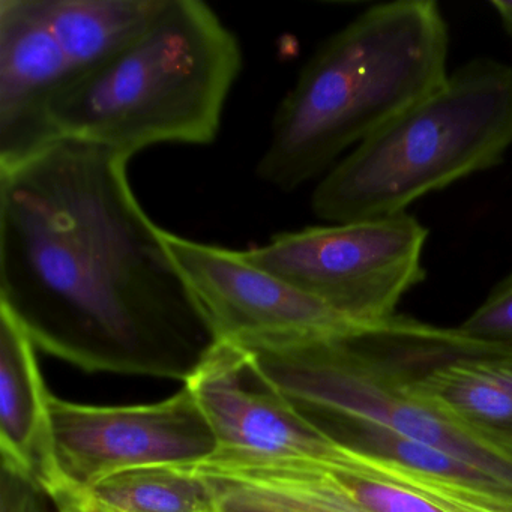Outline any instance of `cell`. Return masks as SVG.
Segmentation results:
<instances>
[{
    "instance_id": "obj_1",
    "label": "cell",
    "mask_w": 512,
    "mask_h": 512,
    "mask_svg": "<svg viewBox=\"0 0 512 512\" xmlns=\"http://www.w3.org/2000/svg\"><path fill=\"white\" fill-rule=\"evenodd\" d=\"M130 160L62 137L0 169V308L85 373L185 383L218 341Z\"/></svg>"
},
{
    "instance_id": "obj_2",
    "label": "cell",
    "mask_w": 512,
    "mask_h": 512,
    "mask_svg": "<svg viewBox=\"0 0 512 512\" xmlns=\"http://www.w3.org/2000/svg\"><path fill=\"white\" fill-rule=\"evenodd\" d=\"M449 29L433 0L374 5L326 38L272 121L257 175L290 191L448 79Z\"/></svg>"
},
{
    "instance_id": "obj_3",
    "label": "cell",
    "mask_w": 512,
    "mask_h": 512,
    "mask_svg": "<svg viewBox=\"0 0 512 512\" xmlns=\"http://www.w3.org/2000/svg\"><path fill=\"white\" fill-rule=\"evenodd\" d=\"M242 70L235 32L200 0H164L145 32L56 98L58 139L133 158L164 143L211 145Z\"/></svg>"
},
{
    "instance_id": "obj_4",
    "label": "cell",
    "mask_w": 512,
    "mask_h": 512,
    "mask_svg": "<svg viewBox=\"0 0 512 512\" xmlns=\"http://www.w3.org/2000/svg\"><path fill=\"white\" fill-rule=\"evenodd\" d=\"M512 146V67L470 59L338 161L311 209L329 224L406 214L416 200L499 166Z\"/></svg>"
},
{
    "instance_id": "obj_5",
    "label": "cell",
    "mask_w": 512,
    "mask_h": 512,
    "mask_svg": "<svg viewBox=\"0 0 512 512\" xmlns=\"http://www.w3.org/2000/svg\"><path fill=\"white\" fill-rule=\"evenodd\" d=\"M359 329L247 349L260 373L304 413H337L382 425L454 455L512 490V457L482 442L404 388L397 368Z\"/></svg>"
},
{
    "instance_id": "obj_6",
    "label": "cell",
    "mask_w": 512,
    "mask_h": 512,
    "mask_svg": "<svg viewBox=\"0 0 512 512\" xmlns=\"http://www.w3.org/2000/svg\"><path fill=\"white\" fill-rule=\"evenodd\" d=\"M427 238V227L406 212L278 233L241 253L355 325L370 326L394 317L406 293L425 280Z\"/></svg>"
},
{
    "instance_id": "obj_7",
    "label": "cell",
    "mask_w": 512,
    "mask_h": 512,
    "mask_svg": "<svg viewBox=\"0 0 512 512\" xmlns=\"http://www.w3.org/2000/svg\"><path fill=\"white\" fill-rule=\"evenodd\" d=\"M56 460L74 503L107 476L145 466H194L218 442L184 386L155 403L95 406L50 398Z\"/></svg>"
},
{
    "instance_id": "obj_8",
    "label": "cell",
    "mask_w": 512,
    "mask_h": 512,
    "mask_svg": "<svg viewBox=\"0 0 512 512\" xmlns=\"http://www.w3.org/2000/svg\"><path fill=\"white\" fill-rule=\"evenodd\" d=\"M164 239L221 343L257 349L361 328L241 251L167 230Z\"/></svg>"
},
{
    "instance_id": "obj_9",
    "label": "cell",
    "mask_w": 512,
    "mask_h": 512,
    "mask_svg": "<svg viewBox=\"0 0 512 512\" xmlns=\"http://www.w3.org/2000/svg\"><path fill=\"white\" fill-rule=\"evenodd\" d=\"M184 386L214 431L218 452L212 458L346 464V449L302 415L244 347L218 341Z\"/></svg>"
},
{
    "instance_id": "obj_10",
    "label": "cell",
    "mask_w": 512,
    "mask_h": 512,
    "mask_svg": "<svg viewBox=\"0 0 512 512\" xmlns=\"http://www.w3.org/2000/svg\"><path fill=\"white\" fill-rule=\"evenodd\" d=\"M74 79L43 0H0V169L58 140L52 106Z\"/></svg>"
},
{
    "instance_id": "obj_11",
    "label": "cell",
    "mask_w": 512,
    "mask_h": 512,
    "mask_svg": "<svg viewBox=\"0 0 512 512\" xmlns=\"http://www.w3.org/2000/svg\"><path fill=\"white\" fill-rule=\"evenodd\" d=\"M305 416L346 449L347 466L410 488L451 512H512L511 488L454 455L365 419L337 413Z\"/></svg>"
},
{
    "instance_id": "obj_12",
    "label": "cell",
    "mask_w": 512,
    "mask_h": 512,
    "mask_svg": "<svg viewBox=\"0 0 512 512\" xmlns=\"http://www.w3.org/2000/svg\"><path fill=\"white\" fill-rule=\"evenodd\" d=\"M50 398L31 335L0 308L2 469L31 482L56 508H68L76 503L56 460Z\"/></svg>"
},
{
    "instance_id": "obj_13",
    "label": "cell",
    "mask_w": 512,
    "mask_h": 512,
    "mask_svg": "<svg viewBox=\"0 0 512 512\" xmlns=\"http://www.w3.org/2000/svg\"><path fill=\"white\" fill-rule=\"evenodd\" d=\"M391 364L413 397L512 457L511 350L472 340L410 373Z\"/></svg>"
},
{
    "instance_id": "obj_14",
    "label": "cell",
    "mask_w": 512,
    "mask_h": 512,
    "mask_svg": "<svg viewBox=\"0 0 512 512\" xmlns=\"http://www.w3.org/2000/svg\"><path fill=\"white\" fill-rule=\"evenodd\" d=\"M191 467L215 491L251 500L274 512H370L337 484L326 464L209 458Z\"/></svg>"
},
{
    "instance_id": "obj_15",
    "label": "cell",
    "mask_w": 512,
    "mask_h": 512,
    "mask_svg": "<svg viewBox=\"0 0 512 512\" xmlns=\"http://www.w3.org/2000/svg\"><path fill=\"white\" fill-rule=\"evenodd\" d=\"M43 2L47 22L76 79L103 67L130 47L164 4V0Z\"/></svg>"
},
{
    "instance_id": "obj_16",
    "label": "cell",
    "mask_w": 512,
    "mask_h": 512,
    "mask_svg": "<svg viewBox=\"0 0 512 512\" xmlns=\"http://www.w3.org/2000/svg\"><path fill=\"white\" fill-rule=\"evenodd\" d=\"M80 499L116 512H218L214 487L191 466H145L101 479Z\"/></svg>"
},
{
    "instance_id": "obj_17",
    "label": "cell",
    "mask_w": 512,
    "mask_h": 512,
    "mask_svg": "<svg viewBox=\"0 0 512 512\" xmlns=\"http://www.w3.org/2000/svg\"><path fill=\"white\" fill-rule=\"evenodd\" d=\"M326 466L337 484L370 512H451L410 488L356 467Z\"/></svg>"
},
{
    "instance_id": "obj_18",
    "label": "cell",
    "mask_w": 512,
    "mask_h": 512,
    "mask_svg": "<svg viewBox=\"0 0 512 512\" xmlns=\"http://www.w3.org/2000/svg\"><path fill=\"white\" fill-rule=\"evenodd\" d=\"M458 331L472 340L512 352V272L491 289Z\"/></svg>"
},
{
    "instance_id": "obj_19",
    "label": "cell",
    "mask_w": 512,
    "mask_h": 512,
    "mask_svg": "<svg viewBox=\"0 0 512 512\" xmlns=\"http://www.w3.org/2000/svg\"><path fill=\"white\" fill-rule=\"evenodd\" d=\"M2 512H43L41 493L31 482L2 469Z\"/></svg>"
},
{
    "instance_id": "obj_20",
    "label": "cell",
    "mask_w": 512,
    "mask_h": 512,
    "mask_svg": "<svg viewBox=\"0 0 512 512\" xmlns=\"http://www.w3.org/2000/svg\"><path fill=\"white\" fill-rule=\"evenodd\" d=\"M490 5L496 11L497 17H499L500 23H502L503 31L512 40V2H508V0H493V2H490Z\"/></svg>"
},
{
    "instance_id": "obj_21",
    "label": "cell",
    "mask_w": 512,
    "mask_h": 512,
    "mask_svg": "<svg viewBox=\"0 0 512 512\" xmlns=\"http://www.w3.org/2000/svg\"><path fill=\"white\" fill-rule=\"evenodd\" d=\"M77 505L82 509V512H116L106 508V506L100 505V503L92 502V500L89 499H80Z\"/></svg>"
},
{
    "instance_id": "obj_22",
    "label": "cell",
    "mask_w": 512,
    "mask_h": 512,
    "mask_svg": "<svg viewBox=\"0 0 512 512\" xmlns=\"http://www.w3.org/2000/svg\"><path fill=\"white\" fill-rule=\"evenodd\" d=\"M76 505L70 506V508H56V512H74Z\"/></svg>"
},
{
    "instance_id": "obj_23",
    "label": "cell",
    "mask_w": 512,
    "mask_h": 512,
    "mask_svg": "<svg viewBox=\"0 0 512 512\" xmlns=\"http://www.w3.org/2000/svg\"><path fill=\"white\" fill-rule=\"evenodd\" d=\"M74 512H82V509L79 508V505H76V509H74Z\"/></svg>"
}]
</instances>
